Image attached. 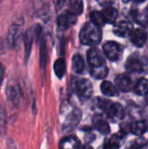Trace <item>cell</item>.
Returning a JSON list of instances; mask_svg holds the SVG:
<instances>
[{
  "instance_id": "1",
  "label": "cell",
  "mask_w": 148,
  "mask_h": 149,
  "mask_svg": "<svg viewBox=\"0 0 148 149\" xmlns=\"http://www.w3.org/2000/svg\"><path fill=\"white\" fill-rule=\"evenodd\" d=\"M86 57L90 65V74L97 79H105L108 75L109 70L101 52L99 49L92 47L88 50Z\"/></svg>"
},
{
  "instance_id": "2",
  "label": "cell",
  "mask_w": 148,
  "mask_h": 149,
  "mask_svg": "<svg viewBox=\"0 0 148 149\" xmlns=\"http://www.w3.org/2000/svg\"><path fill=\"white\" fill-rule=\"evenodd\" d=\"M97 104L99 108L113 122L122 120L125 118L126 112L121 104L100 97L97 98Z\"/></svg>"
},
{
  "instance_id": "3",
  "label": "cell",
  "mask_w": 148,
  "mask_h": 149,
  "mask_svg": "<svg viewBox=\"0 0 148 149\" xmlns=\"http://www.w3.org/2000/svg\"><path fill=\"white\" fill-rule=\"evenodd\" d=\"M101 27L92 22L86 23L79 31V41L84 45H97L102 39Z\"/></svg>"
},
{
  "instance_id": "4",
  "label": "cell",
  "mask_w": 148,
  "mask_h": 149,
  "mask_svg": "<svg viewBox=\"0 0 148 149\" xmlns=\"http://www.w3.org/2000/svg\"><path fill=\"white\" fill-rule=\"evenodd\" d=\"M71 89L81 100H88L92 97L93 87L92 82L85 78L72 76L71 79Z\"/></svg>"
},
{
  "instance_id": "5",
  "label": "cell",
  "mask_w": 148,
  "mask_h": 149,
  "mask_svg": "<svg viewBox=\"0 0 148 149\" xmlns=\"http://www.w3.org/2000/svg\"><path fill=\"white\" fill-rule=\"evenodd\" d=\"M82 118V112L79 108H73L65 116L62 123V131L64 134H69L73 131L79 124Z\"/></svg>"
},
{
  "instance_id": "6",
  "label": "cell",
  "mask_w": 148,
  "mask_h": 149,
  "mask_svg": "<svg viewBox=\"0 0 148 149\" xmlns=\"http://www.w3.org/2000/svg\"><path fill=\"white\" fill-rule=\"evenodd\" d=\"M125 67L129 72L144 73L148 69V63L145 58L134 54L127 58Z\"/></svg>"
},
{
  "instance_id": "7",
  "label": "cell",
  "mask_w": 148,
  "mask_h": 149,
  "mask_svg": "<svg viewBox=\"0 0 148 149\" xmlns=\"http://www.w3.org/2000/svg\"><path fill=\"white\" fill-rule=\"evenodd\" d=\"M41 32H42L41 25L40 24H36V25L31 27L30 29H28L26 31V32L24 33V58H25V61H27L29 57H30L34 38H38L40 36Z\"/></svg>"
},
{
  "instance_id": "8",
  "label": "cell",
  "mask_w": 148,
  "mask_h": 149,
  "mask_svg": "<svg viewBox=\"0 0 148 149\" xmlns=\"http://www.w3.org/2000/svg\"><path fill=\"white\" fill-rule=\"evenodd\" d=\"M5 93L9 103L12 107H17L19 106L22 99V90L19 84L17 81L11 80L7 84Z\"/></svg>"
},
{
  "instance_id": "9",
  "label": "cell",
  "mask_w": 148,
  "mask_h": 149,
  "mask_svg": "<svg viewBox=\"0 0 148 149\" xmlns=\"http://www.w3.org/2000/svg\"><path fill=\"white\" fill-rule=\"evenodd\" d=\"M24 24V17L17 18L9 28L7 33V44L10 48H15L17 44V39L19 38L22 27Z\"/></svg>"
},
{
  "instance_id": "10",
  "label": "cell",
  "mask_w": 148,
  "mask_h": 149,
  "mask_svg": "<svg viewBox=\"0 0 148 149\" xmlns=\"http://www.w3.org/2000/svg\"><path fill=\"white\" fill-rule=\"evenodd\" d=\"M77 15L71 10H65L57 18V27L59 31H66L77 22Z\"/></svg>"
},
{
  "instance_id": "11",
  "label": "cell",
  "mask_w": 148,
  "mask_h": 149,
  "mask_svg": "<svg viewBox=\"0 0 148 149\" xmlns=\"http://www.w3.org/2000/svg\"><path fill=\"white\" fill-rule=\"evenodd\" d=\"M103 52L109 60L117 61L120 58L122 50L119 43L115 41H107L103 45Z\"/></svg>"
},
{
  "instance_id": "12",
  "label": "cell",
  "mask_w": 148,
  "mask_h": 149,
  "mask_svg": "<svg viewBox=\"0 0 148 149\" xmlns=\"http://www.w3.org/2000/svg\"><path fill=\"white\" fill-rule=\"evenodd\" d=\"M113 33L120 38H126L130 36L133 31V25L131 22L122 20L117 23L113 27Z\"/></svg>"
},
{
  "instance_id": "13",
  "label": "cell",
  "mask_w": 148,
  "mask_h": 149,
  "mask_svg": "<svg viewBox=\"0 0 148 149\" xmlns=\"http://www.w3.org/2000/svg\"><path fill=\"white\" fill-rule=\"evenodd\" d=\"M126 133L123 130H120L117 134H114L109 139L105 141L104 148L106 149H117L121 147V142L126 139Z\"/></svg>"
},
{
  "instance_id": "14",
  "label": "cell",
  "mask_w": 148,
  "mask_h": 149,
  "mask_svg": "<svg viewBox=\"0 0 148 149\" xmlns=\"http://www.w3.org/2000/svg\"><path fill=\"white\" fill-rule=\"evenodd\" d=\"M131 42L137 48H141L144 46L147 40V33L145 30L141 28H137L132 31L130 34Z\"/></svg>"
},
{
  "instance_id": "15",
  "label": "cell",
  "mask_w": 148,
  "mask_h": 149,
  "mask_svg": "<svg viewBox=\"0 0 148 149\" xmlns=\"http://www.w3.org/2000/svg\"><path fill=\"white\" fill-rule=\"evenodd\" d=\"M92 125L96 130L104 135H107L111 132V128L107 120L101 114H95L92 118Z\"/></svg>"
},
{
  "instance_id": "16",
  "label": "cell",
  "mask_w": 148,
  "mask_h": 149,
  "mask_svg": "<svg viewBox=\"0 0 148 149\" xmlns=\"http://www.w3.org/2000/svg\"><path fill=\"white\" fill-rule=\"evenodd\" d=\"M115 85L116 87L123 93H128L133 88L132 79L126 74H120L117 76L115 79Z\"/></svg>"
},
{
  "instance_id": "17",
  "label": "cell",
  "mask_w": 148,
  "mask_h": 149,
  "mask_svg": "<svg viewBox=\"0 0 148 149\" xmlns=\"http://www.w3.org/2000/svg\"><path fill=\"white\" fill-rule=\"evenodd\" d=\"M34 7L37 16L43 19L44 21H47L50 17V10L48 5L43 2L42 0H34Z\"/></svg>"
},
{
  "instance_id": "18",
  "label": "cell",
  "mask_w": 148,
  "mask_h": 149,
  "mask_svg": "<svg viewBox=\"0 0 148 149\" xmlns=\"http://www.w3.org/2000/svg\"><path fill=\"white\" fill-rule=\"evenodd\" d=\"M148 131V121L146 120H141L135 121L130 126V132L137 136H141Z\"/></svg>"
},
{
  "instance_id": "19",
  "label": "cell",
  "mask_w": 148,
  "mask_h": 149,
  "mask_svg": "<svg viewBox=\"0 0 148 149\" xmlns=\"http://www.w3.org/2000/svg\"><path fill=\"white\" fill-rule=\"evenodd\" d=\"M72 71L77 74H82L84 72L85 69V60L80 54L77 53L73 55L72 58Z\"/></svg>"
},
{
  "instance_id": "20",
  "label": "cell",
  "mask_w": 148,
  "mask_h": 149,
  "mask_svg": "<svg viewBox=\"0 0 148 149\" xmlns=\"http://www.w3.org/2000/svg\"><path fill=\"white\" fill-rule=\"evenodd\" d=\"M134 93L138 96H146L148 94V79L146 78H140L137 80L133 87Z\"/></svg>"
},
{
  "instance_id": "21",
  "label": "cell",
  "mask_w": 148,
  "mask_h": 149,
  "mask_svg": "<svg viewBox=\"0 0 148 149\" xmlns=\"http://www.w3.org/2000/svg\"><path fill=\"white\" fill-rule=\"evenodd\" d=\"M101 93L107 97H116L119 95V92L117 87L110 81L104 80L100 85Z\"/></svg>"
},
{
  "instance_id": "22",
  "label": "cell",
  "mask_w": 148,
  "mask_h": 149,
  "mask_svg": "<svg viewBox=\"0 0 148 149\" xmlns=\"http://www.w3.org/2000/svg\"><path fill=\"white\" fill-rule=\"evenodd\" d=\"M47 57H48V52H47L46 41L44 38H42L40 42V47H39V64H40V69L43 72H44L45 71Z\"/></svg>"
},
{
  "instance_id": "23",
  "label": "cell",
  "mask_w": 148,
  "mask_h": 149,
  "mask_svg": "<svg viewBox=\"0 0 148 149\" xmlns=\"http://www.w3.org/2000/svg\"><path fill=\"white\" fill-rule=\"evenodd\" d=\"M58 147L60 148H81V143L75 136H67L60 141Z\"/></svg>"
},
{
  "instance_id": "24",
  "label": "cell",
  "mask_w": 148,
  "mask_h": 149,
  "mask_svg": "<svg viewBox=\"0 0 148 149\" xmlns=\"http://www.w3.org/2000/svg\"><path fill=\"white\" fill-rule=\"evenodd\" d=\"M102 14L105 17L106 24H114L118 17L119 12L116 8L111 5V6L104 7V10H102Z\"/></svg>"
},
{
  "instance_id": "25",
  "label": "cell",
  "mask_w": 148,
  "mask_h": 149,
  "mask_svg": "<svg viewBox=\"0 0 148 149\" xmlns=\"http://www.w3.org/2000/svg\"><path fill=\"white\" fill-rule=\"evenodd\" d=\"M53 70L54 72L56 74V76L61 79H63V77L65 74V71H66V64H65V60L63 58H58L55 62H54V65H53Z\"/></svg>"
},
{
  "instance_id": "26",
  "label": "cell",
  "mask_w": 148,
  "mask_h": 149,
  "mask_svg": "<svg viewBox=\"0 0 148 149\" xmlns=\"http://www.w3.org/2000/svg\"><path fill=\"white\" fill-rule=\"evenodd\" d=\"M90 19L92 23H93L99 27H103L106 24L102 12L98 10H93L90 13Z\"/></svg>"
},
{
  "instance_id": "27",
  "label": "cell",
  "mask_w": 148,
  "mask_h": 149,
  "mask_svg": "<svg viewBox=\"0 0 148 149\" xmlns=\"http://www.w3.org/2000/svg\"><path fill=\"white\" fill-rule=\"evenodd\" d=\"M70 10L72 11L77 16L81 15L84 11V3L83 0H69Z\"/></svg>"
},
{
  "instance_id": "28",
  "label": "cell",
  "mask_w": 148,
  "mask_h": 149,
  "mask_svg": "<svg viewBox=\"0 0 148 149\" xmlns=\"http://www.w3.org/2000/svg\"><path fill=\"white\" fill-rule=\"evenodd\" d=\"M133 17L140 24H144V23L148 24V5L144 9L141 14H139L138 12H135V15L133 14Z\"/></svg>"
},
{
  "instance_id": "29",
  "label": "cell",
  "mask_w": 148,
  "mask_h": 149,
  "mask_svg": "<svg viewBox=\"0 0 148 149\" xmlns=\"http://www.w3.org/2000/svg\"><path fill=\"white\" fill-rule=\"evenodd\" d=\"M146 145H147V141H146L145 138H140L134 141V143L132 145V148H144Z\"/></svg>"
},
{
  "instance_id": "30",
  "label": "cell",
  "mask_w": 148,
  "mask_h": 149,
  "mask_svg": "<svg viewBox=\"0 0 148 149\" xmlns=\"http://www.w3.org/2000/svg\"><path fill=\"white\" fill-rule=\"evenodd\" d=\"M5 124H6V119H5V115L3 113V110L0 105V130L3 129L5 127Z\"/></svg>"
},
{
  "instance_id": "31",
  "label": "cell",
  "mask_w": 148,
  "mask_h": 149,
  "mask_svg": "<svg viewBox=\"0 0 148 149\" xmlns=\"http://www.w3.org/2000/svg\"><path fill=\"white\" fill-rule=\"evenodd\" d=\"M97 3L102 6V7H107V6H111L114 3V2L116 0H96Z\"/></svg>"
},
{
  "instance_id": "32",
  "label": "cell",
  "mask_w": 148,
  "mask_h": 149,
  "mask_svg": "<svg viewBox=\"0 0 148 149\" xmlns=\"http://www.w3.org/2000/svg\"><path fill=\"white\" fill-rule=\"evenodd\" d=\"M65 3V0H54V5L56 10H60Z\"/></svg>"
},
{
  "instance_id": "33",
  "label": "cell",
  "mask_w": 148,
  "mask_h": 149,
  "mask_svg": "<svg viewBox=\"0 0 148 149\" xmlns=\"http://www.w3.org/2000/svg\"><path fill=\"white\" fill-rule=\"evenodd\" d=\"M135 3H144V2H146L147 0H133Z\"/></svg>"
},
{
  "instance_id": "34",
  "label": "cell",
  "mask_w": 148,
  "mask_h": 149,
  "mask_svg": "<svg viewBox=\"0 0 148 149\" xmlns=\"http://www.w3.org/2000/svg\"><path fill=\"white\" fill-rule=\"evenodd\" d=\"M130 1H131V0H122V2L125 3H129Z\"/></svg>"
},
{
  "instance_id": "35",
  "label": "cell",
  "mask_w": 148,
  "mask_h": 149,
  "mask_svg": "<svg viewBox=\"0 0 148 149\" xmlns=\"http://www.w3.org/2000/svg\"><path fill=\"white\" fill-rule=\"evenodd\" d=\"M147 144H148V142H147Z\"/></svg>"
},
{
  "instance_id": "36",
  "label": "cell",
  "mask_w": 148,
  "mask_h": 149,
  "mask_svg": "<svg viewBox=\"0 0 148 149\" xmlns=\"http://www.w3.org/2000/svg\"><path fill=\"white\" fill-rule=\"evenodd\" d=\"M0 1H1V0H0Z\"/></svg>"
}]
</instances>
